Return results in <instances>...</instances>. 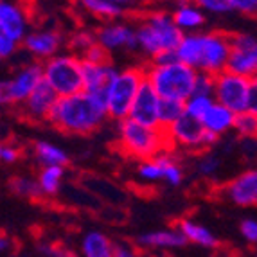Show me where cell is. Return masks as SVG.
Wrapping results in <instances>:
<instances>
[{
	"mask_svg": "<svg viewBox=\"0 0 257 257\" xmlns=\"http://www.w3.org/2000/svg\"><path fill=\"white\" fill-rule=\"evenodd\" d=\"M106 119V99L79 92L58 99L47 122L67 135H90L97 132Z\"/></svg>",
	"mask_w": 257,
	"mask_h": 257,
	"instance_id": "cell-1",
	"label": "cell"
},
{
	"mask_svg": "<svg viewBox=\"0 0 257 257\" xmlns=\"http://www.w3.org/2000/svg\"><path fill=\"white\" fill-rule=\"evenodd\" d=\"M255 17H257V11H255Z\"/></svg>",
	"mask_w": 257,
	"mask_h": 257,
	"instance_id": "cell-49",
	"label": "cell"
},
{
	"mask_svg": "<svg viewBox=\"0 0 257 257\" xmlns=\"http://www.w3.org/2000/svg\"><path fill=\"white\" fill-rule=\"evenodd\" d=\"M234 119H236V113H234V111L228 110V108L223 106V104L214 103L210 106V110L203 115L202 124L212 137L219 139L234 130Z\"/></svg>",
	"mask_w": 257,
	"mask_h": 257,
	"instance_id": "cell-21",
	"label": "cell"
},
{
	"mask_svg": "<svg viewBox=\"0 0 257 257\" xmlns=\"http://www.w3.org/2000/svg\"><path fill=\"white\" fill-rule=\"evenodd\" d=\"M159 108H160V97L159 94L151 88L150 83L144 79L142 86L139 88V94L133 101L130 119L139 122V124L151 126V128H160L159 122Z\"/></svg>",
	"mask_w": 257,
	"mask_h": 257,
	"instance_id": "cell-16",
	"label": "cell"
},
{
	"mask_svg": "<svg viewBox=\"0 0 257 257\" xmlns=\"http://www.w3.org/2000/svg\"><path fill=\"white\" fill-rule=\"evenodd\" d=\"M194 4L202 8L203 13L216 15V17H223V15L232 13L230 0H193Z\"/></svg>",
	"mask_w": 257,
	"mask_h": 257,
	"instance_id": "cell-34",
	"label": "cell"
},
{
	"mask_svg": "<svg viewBox=\"0 0 257 257\" xmlns=\"http://www.w3.org/2000/svg\"><path fill=\"white\" fill-rule=\"evenodd\" d=\"M33 157L38 162L40 167H51V166H61L65 167L69 164L70 157L63 148L56 146L49 141H36L33 144Z\"/></svg>",
	"mask_w": 257,
	"mask_h": 257,
	"instance_id": "cell-25",
	"label": "cell"
},
{
	"mask_svg": "<svg viewBox=\"0 0 257 257\" xmlns=\"http://www.w3.org/2000/svg\"><path fill=\"white\" fill-rule=\"evenodd\" d=\"M232 132L236 133L237 137L244 139V141L246 139H257V115L248 110L236 113Z\"/></svg>",
	"mask_w": 257,
	"mask_h": 257,
	"instance_id": "cell-31",
	"label": "cell"
},
{
	"mask_svg": "<svg viewBox=\"0 0 257 257\" xmlns=\"http://www.w3.org/2000/svg\"><path fill=\"white\" fill-rule=\"evenodd\" d=\"M250 79L230 70L214 76V101L227 106L234 113L248 110Z\"/></svg>",
	"mask_w": 257,
	"mask_h": 257,
	"instance_id": "cell-9",
	"label": "cell"
},
{
	"mask_svg": "<svg viewBox=\"0 0 257 257\" xmlns=\"http://www.w3.org/2000/svg\"><path fill=\"white\" fill-rule=\"evenodd\" d=\"M144 67H126L119 69L106 90L108 119L124 120L130 117L133 101L137 97L139 88L144 83Z\"/></svg>",
	"mask_w": 257,
	"mask_h": 257,
	"instance_id": "cell-7",
	"label": "cell"
},
{
	"mask_svg": "<svg viewBox=\"0 0 257 257\" xmlns=\"http://www.w3.org/2000/svg\"><path fill=\"white\" fill-rule=\"evenodd\" d=\"M173 159L171 150L157 155L153 159L141 160L137 166V178L144 184H157V182H166L167 167Z\"/></svg>",
	"mask_w": 257,
	"mask_h": 257,
	"instance_id": "cell-22",
	"label": "cell"
},
{
	"mask_svg": "<svg viewBox=\"0 0 257 257\" xmlns=\"http://www.w3.org/2000/svg\"><path fill=\"white\" fill-rule=\"evenodd\" d=\"M135 27H137L139 52H142L150 61L162 52L176 51L184 36V33L176 27L171 13L162 9H153L144 13Z\"/></svg>",
	"mask_w": 257,
	"mask_h": 257,
	"instance_id": "cell-3",
	"label": "cell"
},
{
	"mask_svg": "<svg viewBox=\"0 0 257 257\" xmlns=\"http://www.w3.org/2000/svg\"><path fill=\"white\" fill-rule=\"evenodd\" d=\"M76 4L79 6L81 11L86 15L97 18L101 22H111V20H120L124 17L126 11L117 8L115 4H111L110 0H76Z\"/></svg>",
	"mask_w": 257,
	"mask_h": 257,
	"instance_id": "cell-26",
	"label": "cell"
},
{
	"mask_svg": "<svg viewBox=\"0 0 257 257\" xmlns=\"http://www.w3.org/2000/svg\"><path fill=\"white\" fill-rule=\"evenodd\" d=\"M166 132L169 142H171V148H180V150L194 151V153H203V151L214 146L216 141H218L203 128L202 120L194 119L187 113H184Z\"/></svg>",
	"mask_w": 257,
	"mask_h": 257,
	"instance_id": "cell-8",
	"label": "cell"
},
{
	"mask_svg": "<svg viewBox=\"0 0 257 257\" xmlns=\"http://www.w3.org/2000/svg\"><path fill=\"white\" fill-rule=\"evenodd\" d=\"M11 90H9V79H0V106H11Z\"/></svg>",
	"mask_w": 257,
	"mask_h": 257,
	"instance_id": "cell-42",
	"label": "cell"
},
{
	"mask_svg": "<svg viewBox=\"0 0 257 257\" xmlns=\"http://www.w3.org/2000/svg\"><path fill=\"white\" fill-rule=\"evenodd\" d=\"M117 148L122 155L130 159L148 160L164 151L171 150V142L164 128L139 124L135 120H120L117 126Z\"/></svg>",
	"mask_w": 257,
	"mask_h": 257,
	"instance_id": "cell-4",
	"label": "cell"
},
{
	"mask_svg": "<svg viewBox=\"0 0 257 257\" xmlns=\"http://www.w3.org/2000/svg\"><path fill=\"white\" fill-rule=\"evenodd\" d=\"M18 47H20V43L13 42L9 36H6L4 33L0 31V58H2V60H8V58L17 54Z\"/></svg>",
	"mask_w": 257,
	"mask_h": 257,
	"instance_id": "cell-39",
	"label": "cell"
},
{
	"mask_svg": "<svg viewBox=\"0 0 257 257\" xmlns=\"http://www.w3.org/2000/svg\"><path fill=\"white\" fill-rule=\"evenodd\" d=\"M11 246H13V241L9 239L8 236H4V234H0V253L8 252Z\"/></svg>",
	"mask_w": 257,
	"mask_h": 257,
	"instance_id": "cell-46",
	"label": "cell"
},
{
	"mask_svg": "<svg viewBox=\"0 0 257 257\" xmlns=\"http://www.w3.org/2000/svg\"><path fill=\"white\" fill-rule=\"evenodd\" d=\"M227 70L248 79L257 77V35L236 33L230 36V58Z\"/></svg>",
	"mask_w": 257,
	"mask_h": 257,
	"instance_id": "cell-10",
	"label": "cell"
},
{
	"mask_svg": "<svg viewBox=\"0 0 257 257\" xmlns=\"http://www.w3.org/2000/svg\"><path fill=\"white\" fill-rule=\"evenodd\" d=\"M184 113H185V103L171 101V99H160V108H159L160 128L167 130L169 126L175 124Z\"/></svg>",
	"mask_w": 257,
	"mask_h": 257,
	"instance_id": "cell-30",
	"label": "cell"
},
{
	"mask_svg": "<svg viewBox=\"0 0 257 257\" xmlns=\"http://www.w3.org/2000/svg\"><path fill=\"white\" fill-rule=\"evenodd\" d=\"M9 79V90H11V101L13 104L20 106L36 86L43 81V65L40 61H29V63L22 65L20 69L13 74Z\"/></svg>",
	"mask_w": 257,
	"mask_h": 257,
	"instance_id": "cell-13",
	"label": "cell"
},
{
	"mask_svg": "<svg viewBox=\"0 0 257 257\" xmlns=\"http://www.w3.org/2000/svg\"><path fill=\"white\" fill-rule=\"evenodd\" d=\"M178 228H180V232L184 234L189 243L196 244V246H202V248H209V250L218 248L219 239L216 237V234H212V232H210L205 225H202V223L194 221V219H182V221L178 223Z\"/></svg>",
	"mask_w": 257,
	"mask_h": 257,
	"instance_id": "cell-24",
	"label": "cell"
},
{
	"mask_svg": "<svg viewBox=\"0 0 257 257\" xmlns=\"http://www.w3.org/2000/svg\"><path fill=\"white\" fill-rule=\"evenodd\" d=\"M248 111L257 115V77L250 79V95H248Z\"/></svg>",
	"mask_w": 257,
	"mask_h": 257,
	"instance_id": "cell-43",
	"label": "cell"
},
{
	"mask_svg": "<svg viewBox=\"0 0 257 257\" xmlns=\"http://www.w3.org/2000/svg\"><path fill=\"white\" fill-rule=\"evenodd\" d=\"M117 70L111 61H104V63H88L83 61V92L97 97L106 99V90L110 86L111 79L115 77Z\"/></svg>",
	"mask_w": 257,
	"mask_h": 257,
	"instance_id": "cell-18",
	"label": "cell"
},
{
	"mask_svg": "<svg viewBox=\"0 0 257 257\" xmlns=\"http://www.w3.org/2000/svg\"><path fill=\"white\" fill-rule=\"evenodd\" d=\"M223 196L237 207L257 205V169L239 173L223 185Z\"/></svg>",
	"mask_w": 257,
	"mask_h": 257,
	"instance_id": "cell-14",
	"label": "cell"
},
{
	"mask_svg": "<svg viewBox=\"0 0 257 257\" xmlns=\"http://www.w3.org/2000/svg\"><path fill=\"white\" fill-rule=\"evenodd\" d=\"M113 257H139V255L132 246H128V244H117L115 255Z\"/></svg>",
	"mask_w": 257,
	"mask_h": 257,
	"instance_id": "cell-45",
	"label": "cell"
},
{
	"mask_svg": "<svg viewBox=\"0 0 257 257\" xmlns=\"http://www.w3.org/2000/svg\"><path fill=\"white\" fill-rule=\"evenodd\" d=\"M2 151H4V144L0 142V162H2Z\"/></svg>",
	"mask_w": 257,
	"mask_h": 257,
	"instance_id": "cell-47",
	"label": "cell"
},
{
	"mask_svg": "<svg viewBox=\"0 0 257 257\" xmlns=\"http://www.w3.org/2000/svg\"><path fill=\"white\" fill-rule=\"evenodd\" d=\"M65 178V167L61 166H51V167H40L38 176V185L42 189L43 196H56L61 191Z\"/></svg>",
	"mask_w": 257,
	"mask_h": 257,
	"instance_id": "cell-27",
	"label": "cell"
},
{
	"mask_svg": "<svg viewBox=\"0 0 257 257\" xmlns=\"http://www.w3.org/2000/svg\"><path fill=\"white\" fill-rule=\"evenodd\" d=\"M43 81L60 97L83 92V60L74 52H60L43 61Z\"/></svg>",
	"mask_w": 257,
	"mask_h": 257,
	"instance_id": "cell-6",
	"label": "cell"
},
{
	"mask_svg": "<svg viewBox=\"0 0 257 257\" xmlns=\"http://www.w3.org/2000/svg\"><path fill=\"white\" fill-rule=\"evenodd\" d=\"M58 99L60 95L56 94L47 83L42 81L33 90V94L20 104V110L26 119L33 120V122H43V120H49V115H51Z\"/></svg>",
	"mask_w": 257,
	"mask_h": 257,
	"instance_id": "cell-17",
	"label": "cell"
},
{
	"mask_svg": "<svg viewBox=\"0 0 257 257\" xmlns=\"http://www.w3.org/2000/svg\"><path fill=\"white\" fill-rule=\"evenodd\" d=\"M111 4H115L117 8H120L122 11H132V9L141 8L146 0H110Z\"/></svg>",
	"mask_w": 257,
	"mask_h": 257,
	"instance_id": "cell-44",
	"label": "cell"
},
{
	"mask_svg": "<svg viewBox=\"0 0 257 257\" xmlns=\"http://www.w3.org/2000/svg\"><path fill=\"white\" fill-rule=\"evenodd\" d=\"M38 250L45 257H77V253L70 248H65L58 243H42Z\"/></svg>",
	"mask_w": 257,
	"mask_h": 257,
	"instance_id": "cell-35",
	"label": "cell"
},
{
	"mask_svg": "<svg viewBox=\"0 0 257 257\" xmlns=\"http://www.w3.org/2000/svg\"><path fill=\"white\" fill-rule=\"evenodd\" d=\"M0 2H2V0H0Z\"/></svg>",
	"mask_w": 257,
	"mask_h": 257,
	"instance_id": "cell-51",
	"label": "cell"
},
{
	"mask_svg": "<svg viewBox=\"0 0 257 257\" xmlns=\"http://www.w3.org/2000/svg\"><path fill=\"white\" fill-rule=\"evenodd\" d=\"M94 45H97L95 31H88V29H77L76 33L70 35L69 42H67L69 51L74 52L76 56H79V58H83Z\"/></svg>",
	"mask_w": 257,
	"mask_h": 257,
	"instance_id": "cell-29",
	"label": "cell"
},
{
	"mask_svg": "<svg viewBox=\"0 0 257 257\" xmlns=\"http://www.w3.org/2000/svg\"><path fill=\"white\" fill-rule=\"evenodd\" d=\"M139 246L142 248H151V250H176L184 248L189 241L180 232L178 227L173 228H162V230H151L144 232L137 237Z\"/></svg>",
	"mask_w": 257,
	"mask_h": 257,
	"instance_id": "cell-19",
	"label": "cell"
},
{
	"mask_svg": "<svg viewBox=\"0 0 257 257\" xmlns=\"http://www.w3.org/2000/svg\"><path fill=\"white\" fill-rule=\"evenodd\" d=\"M194 94L212 95V97H214V76H210V74H205V72H198Z\"/></svg>",
	"mask_w": 257,
	"mask_h": 257,
	"instance_id": "cell-36",
	"label": "cell"
},
{
	"mask_svg": "<svg viewBox=\"0 0 257 257\" xmlns=\"http://www.w3.org/2000/svg\"><path fill=\"white\" fill-rule=\"evenodd\" d=\"M239 232L248 243H257V219L253 218L243 219L239 225Z\"/></svg>",
	"mask_w": 257,
	"mask_h": 257,
	"instance_id": "cell-40",
	"label": "cell"
},
{
	"mask_svg": "<svg viewBox=\"0 0 257 257\" xmlns=\"http://www.w3.org/2000/svg\"><path fill=\"white\" fill-rule=\"evenodd\" d=\"M117 244L101 230H88L81 237L83 257H113Z\"/></svg>",
	"mask_w": 257,
	"mask_h": 257,
	"instance_id": "cell-23",
	"label": "cell"
},
{
	"mask_svg": "<svg viewBox=\"0 0 257 257\" xmlns=\"http://www.w3.org/2000/svg\"><path fill=\"white\" fill-rule=\"evenodd\" d=\"M9 189L13 191L17 196L27 198V200H38L42 198V189L38 185V180L33 176H13L9 180Z\"/></svg>",
	"mask_w": 257,
	"mask_h": 257,
	"instance_id": "cell-28",
	"label": "cell"
},
{
	"mask_svg": "<svg viewBox=\"0 0 257 257\" xmlns=\"http://www.w3.org/2000/svg\"><path fill=\"white\" fill-rule=\"evenodd\" d=\"M144 77L160 99H171L185 103L194 94L198 70L175 61L169 65L148 63L144 67Z\"/></svg>",
	"mask_w": 257,
	"mask_h": 257,
	"instance_id": "cell-5",
	"label": "cell"
},
{
	"mask_svg": "<svg viewBox=\"0 0 257 257\" xmlns=\"http://www.w3.org/2000/svg\"><path fill=\"white\" fill-rule=\"evenodd\" d=\"M0 60H2V58H0Z\"/></svg>",
	"mask_w": 257,
	"mask_h": 257,
	"instance_id": "cell-50",
	"label": "cell"
},
{
	"mask_svg": "<svg viewBox=\"0 0 257 257\" xmlns=\"http://www.w3.org/2000/svg\"><path fill=\"white\" fill-rule=\"evenodd\" d=\"M232 13L243 15V17H255L257 0H230Z\"/></svg>",
	"mask_w": 257,
	"mask_h": 257,
	"instance_id": "cell-37",
	"label": "cell"
},
{
	"mask_svg": "<svg viewBox=\"0 0 257 257\" xmlns=\"http://www.w3.org/2000/svg\"><path fill=\"white\" fill-rule=\"evenodd\" d=\"M230 36L225 31H200L184 35L176 47L178 61L198 72L218 76L225 72L230 58Z\"/></svg>",
	"mask_w": 257,
	"mask_h": 257,
	"instance_id": "cell-2",
	"label": "cell"
},
{
	"mask_svg": "<svg viewBox=\"0 0 257 257\" xmlns=\"http://www.w3.org/2000/svg\"><path fill=\"white\" fill-rule=\"evenodd\" d=\"M67 45V38L58 27H40L27 33L26 40L22 42V47L26 49L35 61L51 60L52 56L60 54Z\"/></svg>",
	"mask_w": 257,
	"mask_h": 257,
	"instance_id": "cell-12",
	"label": "cell"
},
{
	"mask_svg": "<svg viewBox=\"0 0 257 257\" xmlns=\"http://www.w3.org/2000/svg\"><path fill=\"white\" fill-rule=\"evenodd\" d=\"M0 31L6 36H9L13 42L22 45V42L26 40L27 33H29V15H27V9L22 8L17 2L2 0L0 2Z\"/></svg>",
	"mask_w": 257,
	"mask_h": 257,
	"instance_id": "cell-15",
	"label": "cell"
},
{
	"mask_svg": "<svg viewBox=\"0 0 257 257\" xmlns=\"http://www.w3.org/2000/svg\"><path fill=\"white\" fill-rule=\"evenodd\" d=\"M171 17L175 20L176 27L184 33H200L202 27L205 26V13L202 11L200 6H196L193 0H187V2H180L176 4L175 9L171 11Z\"/></svg>",
	"mask_w": 257,
	"mask_h": 257,
	"instance_id": "cell-20",
	"label": "cell"
},
{
	"mask_svg": "<svg viewBox=\"0 0 257 257\" xmlns=\"http://www.w3.org/2000/svg\"><path fill=\"white\" fill-rule=\"evenodd\" d=\"M219 167H221V160H219L218 155L212 153H203L196 162V171L205 178L214 176L219 171Z\"/></svg>",
	"mask_w": 257,
	"mask_h": 257,
	"instance_id": "cell-33",
	"label": "cell"
},
{
	"mask_svg": "<svg viewBox=\"0 0 257 257\" xmlns=\"http://www.w3.org/2000/svg\"><path fill=\"white\" fill-rule=\"evenodd\" d=\"M95 38L99 45L110 54L115 51H139L137 27L124 20L103 22L95 29Z\"/></svg>",
	"mask_w": 257,
	"mask_h": 257,
	"instance_id": "cell-11",
	"label": "cell"
},
{
	"mask_svg": "<svg viewBox=\"0 0 257 257\" xmlns=\"http://www.w3.org/2000/svg\"><path fill=\"white\" fill-rule=\"evenodd\" d=\"M22 157L20 148L13 146V144H4V151H2V162L4 164H17Z\"/></svg>",
	"mask_w": 257,
	"mask_h": 257,
	"instance_id": "cell-41",
	"label": "cell"
},
{
	"mask_svg": "<svg viewBox=\"0 0 257 257\" xmlns=\"http://www.w3.org/2000/svg\"><path fill=\"white\" fill-rule=\"evenodd\" d=\"M214 97L212 95H202V94H193L185 101V113L194 119L202 120L203 115L210 110V106L214 104Z\"/></svg>",
	"mask_w": 257,
	"mask_h": 257,
	"instance_id": "cell-32",
	"label": "cell"
},
{
	"mask_svg": "<svg viewBox=\"0 0 257 257\" xmlns=\"http://www.w3.org/2000/svg\"><path fill=\"white\" fill-rule=\"evenodd\" d=\"M175 4H180V2H187V0H173Z\"/></svg>",
	"mask_w": 257,
	"mask_h": 257,
	"instance_id": "cell-48",
	"label": "cell"
},
{
	"mask_svg": "<svg viewBox=\"0 0 257 257\" xmlns=\"http://www.w3.org/2000/svg\"><path fill=\"white\" fill-rule=\"evenodd\" d=\"M81 60L88 61V63H104V61H111V58H110V52L104 51V49L97 43V45H94L90 51L83 56Z\"/></svg>",
	"mask_w": 257,
	"mask_h": 257,
	"instance_id": "cell-38",
	"label": "cell"
}]
</instances>
